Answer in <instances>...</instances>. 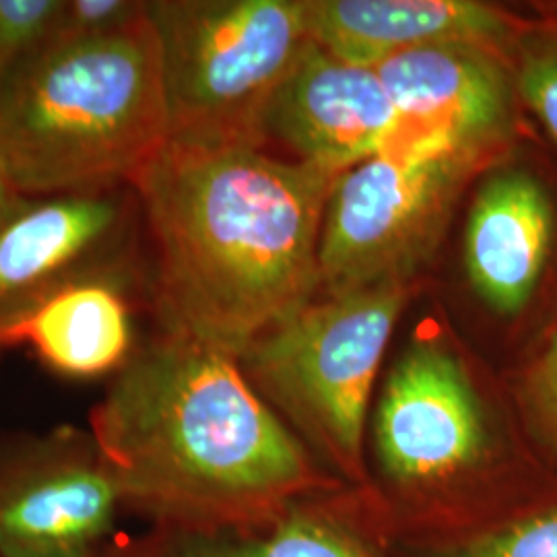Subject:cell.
<instances>
[{"mask_svg":"<svg viewBox=\"0 0 557 557\" xmlns=\"http://www.w3.org/2000/svg\"><path fill=\"white\" fill-rule=\"evenodd\" d=\"M337 176L260 147L170 140L131 184L151 244L160 331L239 358L312 304Z\"/></svg>","mask_w":557,"mask_h":557,"instance_id":"cell-1","label":"cell"},{"mask_svg":"<svg viewBox=\"0 0 557 557\" xmlns=\"http://www.w3.org/2000/svg\"><path fill=\"white\" fill-rule=\"evenodd\" d=\"M122 504L158 531L234 533L343 492L264 403L238 358L160 331L91 411Z\"/></svg>","mask_w":557,"mask_h":557,"instance_id":"cell-2","label":"cell"},{"mask_svg":"<svg viewBox=\"0 0 557 557\" xmlns=\"http://www.w3.org/2000/svg\"><path fill=\"white\" fill-rule=\"evenodd\" d=\"M366 465L347 494L386 547L475 537L557 504L504 372L432 317L380 379Z\"/></svg>","mask_w":557,"mask_h":557,"instance_id":"cell-3","label":"cell"},{"mask_svg":"<svg viewBox=\"0 0 557 557\" xmlns=\"http://www.w3.org/2000/svg\"><path fill=\"white\" fill-rule=\"evenodd\" d=\"M170 139L149 13L108 38L48 44L0 87V163L25 197L131 186Z\"/></svg>","mask_w":557,"mask_h":557,"instance_id":"cell-4","label":"cell"},{"mask_svg":"<svg viewBox=\"0 0 557 557\" xmlns=\"http://www.w3.org/2000/svg\"><path fill=\"white\" fill-rule=\"evenodd\" d=\"M419 287L314 299L238 358L264 403L349 492L368 483L366 440L382 361Z\"/></svg>","mask_w":557,"mask_h":557,"instance_id":"cell-5","label":"cell"},{"mask_svg":"<svg viewBox=\"0 0 557 557\" xmlns=\"http://www.w3.org/2000/svg\"><path fill=\"white\" fill-rule=\"evenodd\" d=\"M172 139L264 149V116L310 46L306 0H149Z\"/></svg>","mask_w":557,"mask_h":557,"instance_id":"cell-6","label":"cell"},{"mask_svg":"<svg viewBox=\"0 0 557 557\" xmlns=\"http://www.w3.org/2000/svg\"><path fill=\"white\" fill-rule=\"evenodd\" d=\"M496 165L448 147H409L338 174L320 230V292L421 283L465 190Z\"/></svg>","mask_w":557,"mask_h":557,"instance_id":"cell-7","label":"cell"},{"mask_svg":"<svg viewBox=\"0 0 557 557\" xmlns=\"http://www.w3.org/2000/svg\"><path fill=\"white\" fill-rule=\"evenodd\" d=\"M374 69L398 112L382 151L448 147L494 163L517 156L524 108L508 54L446 41L398 52Z\"/></svg>","mask_w":557,"mask_h":557,"instance_id":"cell-8","label":"cell"},{"mask_svg":"<svg viewBox=\"0 0 557 557\" xmlns=\"http://www.w3.org/2000/svg\"><path fill=\"white\" fill-rule=\"evenodd\" d=\"M137 223L131 186L23 195L0 218V324L79 278L143 271Z\"/></svg>","mask_w":557,"mask_h":557,"instance_id":"cell-9","label":"cell"},{"mask_svg":"<svg viewBox=\"0 0 557 557\" xmlns=\"http://www.w3.org/2000/svg\"><path fill=\"white\" fill-rule=\"evenodd\" d=\"M120 506L89 432L29 440L0 458V557H91Z\"/></svg>","mask_w":557,"mask_h":557,"instance_id":"cell-10","label":"cell"},{"mask_svg":"<svg viewBox=\"0 0 557 557\" xmlns=\"http://www.w3.org/2000/svg\"><path fill=\"white\" fill-rule=\"evenodd\" d=\"M398 112L374 66L338 59L312 40L264 116V145L278 140L296 158L333 174L379 156Z\"/></svg>","mask_w":557,"mask_h":557,"instance_id":"cell-11","label":"cell"},{"mask_svg":"<svg viewBox=\"0 0 557 557\" xmlns=\"http://www.w3.org/2000/svg\"><path fill=\"white\" fill-rule=\"evenodd\" d=\"M557 255V199L533 168L510 158L479 180L465 230L467 278L498 319H522Z\"/></svg>","mask_w":557,"mask_h":557,"instance_id":"cell-12","label":"cell"},{"mask_svg":"<svg viewBox=\"0 0 557 557\" xmlns=\"http://www.w3.org/2000/svg\"><path fill=\"white\" fill-rule=\"evenodd\" d=\"M312 40L356 64L432 44L469 41L512 60L531 13L479 0H306Z\"/></svg>","mask_w":557,"mask_h":557,"instance_id":"cell-13","label":"cell"},{"mask_svg":"<svg viewBox=\"0 0 557 557\" xmlns=\"http://www.w3.org/2000/svg\"><path fill=\"white\" fill-rule=\"evenodd\" d=\"M149 283L145 271L79 278L0 324V351L27 347L66 379L119 374L135 356V296Z\"/></svg>","mask_w":557,"mask_h":557,"instance_id":"cell-14","label":"cell"},{"mask_svg":"<svg viewBox=\"0 0 557 557\" xmlns=\"http://www.w3.org/2000/svg\"><path fill=\"white\" fill-rule=\"evenodd\" d=\"M128 557H391V552L343 490L298 502L248 531H158Z\"/></svg>","mask_w":557,"mask_h":557,"instance_id":"cell-15","label":"cell"},{"mask_svg":"<svg viewBox=\"0 0 557 557\" xmlns=\"http://www.w3.org/2000/svg\"><path fill=\"white\" fill-rule=\"evenodd\" d=\"M502 372L527 438L557 478V324L533 338Z\"/></svg>","mask_w":557,"mask_h":557,"instance_id":"cell-16","label":"cell"},{"mask_svg":"<svg viewBox=\"0 0 557 557\" xmlns=\"http://www.w3.org/2000/svg\"><path fill=\"white\" fill-rule=\"evenodd\" d=\"M518 98L557 147V2L535 4L512 50Z\"/></svg>","mask_w":557,"mask_h":557,"instance_id":"cell-17","label":"cell"},{"mask_svg":"<svg viewBox=\"0 0 557 557\" xmlns=\"http://www.w3.org/2000/svg\"><path fill=\"white\" fill-rule=\"evenodd\" d=\"M391 557H557V504L496 531L428 545H395Z\"/></svg>","mask_w":557,"mask_h":557,"instance_id":"cell-18","label":"cell"},{"mask_svg":"<svg viewBox=\"0 0 557 557\" xmlns=\"http://www.w3.org/2000/svg\"><path fill=\"white\" fill-rule=\"evenodd\" d=\"M62 0H0V87L48 44Z\"/></svg>","mask_w":557,"mask_h":557,"instance_id":"cell-19","label":"cell"},{"mask_svg":"<svg viewBox=\"0 0 557 557\" xmlns=\"http://www.w3.org/2000/svg\"><path fill=\"white\" fill-rule=\"evenodd\" d=\"M147 13L149 0H62L48 44L108 38L135 27Z\"/></svg>","mask_w":557,"mask_h":557,"instance_id":"cell-20","label":"cell"},{"mask_svg":"<svg viewBox=\"0 0 557 557\" xmlns=\"http://www.w3.org/2000/svg\"><path fill=\"white\" fill-rule=\"evenodd\" d=\"M21 197H23V195L15 188V184L9 178L4 165L0 163V218H2Z\"/></svg>","mask_w":557,"mask_h":557,"instance_id":"cell-21","label":"cell"}]
</instances>
